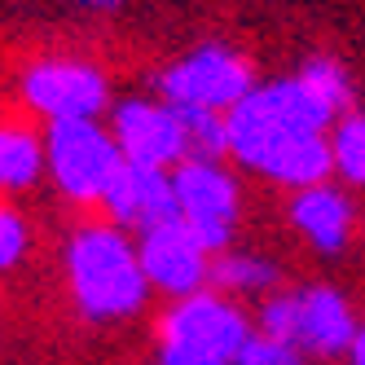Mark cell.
<instances>
[{"label": "cell", "instance_id": "obj_9", "mask_svg": "<svg viewBox=\"0 0 365 365\" xmlns=\"http://www.w3.org/2000/svg\"><path fill=\"white\" fill-rule=\"evenodd\" d=\"M106 212L110 220L123 225H137L141 233L154 225H168L180 220V207H176V185L172 176L159 168H137V163H123V172L115 176V185L106 190Z\"/></svg>", "mask_w": 365, "mask_h": 365}, {"label": "cell", "instance_id": "obj_3", "mask_svg": "<svg viewBox=\"0 0 365 365\" xmlns=\"http://www.w3.org/2000/svg\"><path fill=\"white\" fill-rule=\"evenodd\" d=\"M159 93L168 106H190V110H233L255 93L251 66L225 44H202L190 58H180L159 75Z\"/></svg>", "mask_w": 365, "mask_h": 365}, {"label": "cell", "instance_id": "obj_5", "mask_svg": "<svg viewBox=\"0 0 365 365\" xmlns=\"http://www.w3.org/2000/svg\"><path fill=\"white\" fill-rule=\"evenodd\" d=\"M251 326L238 308L220 295H190L180 299L168 317H163V348H180V352H202L216 356L225 365L238 361V352L247 348Z\"/></svg>", "mask_w": 365, "mask_h": 365}, {"label": "cell", "instance_id": "obj_14", "mask_svg": "<svg viewBox=\"0 0 365 365\" xmlns=\"http://www.w3.org/2000/svg\"><path fill=\"white\" fill-rule=\"evenodd\" d=\"M44 150L22 128H0V190H27L40 180Z\"/></svg>", "mask_w": 365, "mask_h": 365}, {"label": "cell", "instance_id": "obj_10", "mask_svg": "<svg viewBox=\"0 0 365 365\" xmlns=\"http://www.w3.org/2000/svg\"><path fill=\"white\" fill-rule=\"evenodd\" d=\"M356 317L348 299L334 291V286H308L299 291V330H295V348L317 352V356H334L352 348L356 339Z\"/></svg>", "mask_w": 365, "mask_h": 365}, {"label": "cell", "instance_id": "obj_21", "mask_svg": "<svg viewBox=\"0 0 365 365\" xmlns=\"http://www.w3.org/2000/svg\"><path fill=\"white\" fill-rule=\"evenodd\" d=\"M348 352H352V365H365V326L356 330V339H352V348H348Z\"/></svg>", "mask_w": 365, "mask_h": 365}, {"label": "cell", "instance_id": "obj_22", "mask_svg": "<svg viewBox=\"0 0 365 365\" xmlns=\"http://www.w3.org/2000/svg\"><path fill=\"white\" fill-rule=\"evenodd\" d=\"M75 5H84V9H119V0H75Z\"/></svg>", "mask_w": 365, "mask_h": 365}, {"label": "cell", "instance_id": "obj_20", "mask_svg": "<svg viewBox=\"0 0 365 365\" xmlns=\"http://www.w3.org/2000/svg\"><path fill=\"white\" fill-rule=\"evenodd\" d=\"M159 365H225L216 356H202V352H180V348H163Z\"/></svg>", "mask_w": 365, "mask_h": 365}, {"label": "cell", "instance_id": "obj_12", "mask_svg": "<svg viewBox=\"0 0 365 365\" xmlns=\"http://www.w3.org/2000/svg\"><path fill=\"white\" fill-rule=\"evenodd\" d=\"M330 168H334V159H330V141L326 137H286L264 154V163L255 172L277 180V185H295V194H299V190L322 185L330 176Z\"/></svg>", "mask_w": 365, "mask_h": 365}, {"label": "cell", "instance_id": "obj_19", "mask_svg": "<svg viewBox=\"0 0 365 365\" xmlns=\"http://www.w3.org/2000/svg\"><path fill=\"white\" fill-rule=\"evenodd\" d=\"M27 255V220L14 207H0V269H14Z\"/></svg>", "mask_w": 365, "mask_h": 365}, {"label": "cell", "instance_id": "obj_8", "mask_svg": "<svg viewBox=\"0 0 365 365\" xmlns=\"http://www.w3.org/2000/svg\"><path fill=\"white\" fill-rule=\"evenodd\" d=\"M110 137L119 141L123 159L137 168H180L185 163V141H180V123L172 106L159 101H141L128 97L110 110Z\"/></svg>", "mask_w": 365, "mask_h": 365}, {"label": "cell", "instance_id": "obj_13", "mask_svg": "<svg viewBox=\"0 0 365 365\" xmlns=\"http://www.w3.org/2000/svg\"><path fill=\"white\" fill-rule=\"evenodd\" d=\"M180 123V141H185V163H220L229 154V119L216 110H190L172 106Z\"/></svg>", "mask_w": 365, "mask_h": 365}, {"label": "cell", "instance_id": "obj_6", "mask_svg": "<svg viewBox=\"0 0 365 365\" xmlns=\"http://www.w3.org/2000/svg\"><path fill=\"white\" fill-rule=\"evenodd\" d=\"M137 255H141L145 282L176 295V299L198 295L202 282L212 277V255H207V247L194 238V229L185 220H168V225L145 229Z\"/></svg>", "mask_w": 365, "mask_h": 365}, {"label": "cell", "instance_id": "obj_7", "mask_svg": "<svg viewBox=\"0 0 365 365\" xmlns=\"http://www.w3.org/2000/svg\"><path fill=\"white\" fill-rule=\"evenodd\" d=\"M22 93L27 101L48 115L53 123H66V119H97L110 101V88H106V75L97 66H84V62H40L27 71L22 80Z\"/></svg>", "mask_w": 365, "mask_h": 365}, {"label": "cell", "instance_id": "obj_17", "mask_svg": "<svg viewBox=\"0 0 365 365\" xmlns=\"http://www.w3.org/2000/svg\"><path fill=\"white\" fill-rule=\"evenodd\" d=\"M295 330H299V295H273L259 304V334L295 344Z\"/></svg>", "mask_w": 365, "mask_h": 365}, {"label": "cell", "instance_id": "obj_11", "mask_svg": "<svg viewBox=\"0 0 365 365\" xmlns=\"http://www.w3.org/2000/svg\"><path fill=\"white\" fill-rule=\"evenodd\" d=\"M352 202L330 185H312L291 198V225L326 255H339L352 242Z\"/></svg>", "mask_w": 365, "mask_h": 365}, {"label": "cell", "instance_id": "obj_2", "mask_svg": "<svg viewBox=\"0 0 365 365\" xmlns=\"http://www.w3.org/2000/svg\"><path fill=\"white\" fill-rule=\"evenodd\" d=\"M48 168H53V180L62 185L66 198L80 202H101L106 190L115 185V176L123 172V150L119 141L101 128L97 119H66V123H48Z\"/></svg>", "mask_w": 365, "mask_h": 365}, {"label": "cell", "instance_id": "obj_4", "mask_svg": "<svg viewBox=\"0 0 365 365\" xmlns=\"http://www.w3.org/2000/svg\"><path fill=\"white\" fill-rule=\"evenodd\" d=\"M180 220L194 229L207 255H225L238 225V180L220 163H180L172 172Z\"/></svg>", "mask_w": 365, "mask_h": 365}, {"label": "cell", "instance_id": "obj_15", "mask_svg": "<svg viewBox=\"0 0 365 365\" xmlns=\"http://www.w3.org/2000/svg\"><path fill=\"white\" fill-rule=\"evenodd\" d=\"M220 291H238V295H255V291H269L277 286V264H269L264 255H251V251H225L212 259V277Z\"/></svg>", "mask_w": 365, "mask_h": 365}, {"label": "cell", "instance_id": "obj_16", "mask_svg": "<svg viewBox=\"0 0 365 365\" xmlns=\"http://www.w3.org/2000/svg\"><path fill=\"white\" fill-rule=\"evenodd\" d=\"M330 159H334V172L344 180L365 185V115H348V119L334 123Z\"/></svg>", "mask_w": 365, "mask_h": 365}, {"label": "cell", "instance_id": "obj_18", "mask_svg": "<svg viewBox=\"0 0 365 365\" xmlns=\"http://www.w3.org/2000/svg\"><path fill=\"white\" fill-rule=\"evenodd\" d=\"M233 365H304V361H299L295 344H282V339H269V334H251Z\"/></svg>", "mask_w": 365, "mask_h": 365}, {"label": "cell", "instance_id": "obj_1", "mask_svg": "<svg viewBox=\"0 0 365 365\" xmlns=\"http://www.w3.org/2000/svg\"><path fill=\"white\" fill-rule=\"evenodd\" d=\"M66 269H71V291L84 317L110 322V317H133L145 304V269L137 247L123 238L119 225H88L71 238L66 247Z\"/></svg>", "mask_w": 365, "mask_h": 365}]
</instances>
